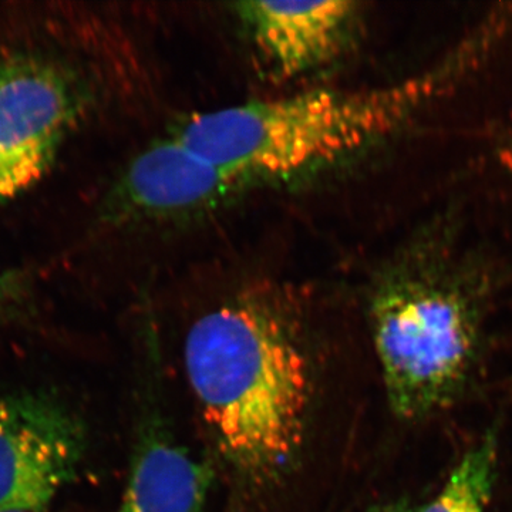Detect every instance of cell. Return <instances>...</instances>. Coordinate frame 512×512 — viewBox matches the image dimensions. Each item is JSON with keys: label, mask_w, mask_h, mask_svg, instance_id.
<instances>
[{"label": "cell", "mask_w": 512, "mask_h": 512, "mask_svg": "<svg viewBox=\"0 0 512 512\" xmlns=\"http://www.w3.org/2000/svg\"><path fill=\"white\" fill-rule=\"evenodd\" d=\"M32 302L33 285L28 274L0 266V325L25 318Z\"/></svg>", "instance_id": "obj_10"}, {"label": "cell", "mask_w": 512, "mask_h": 512, "mask_svg": "<svg viewBox=\"0 0 512 512\" xmlns=\"http://www.w3.org/2000/svg\"><path fill=\"white\" fill-rule=\"evenodd\" d=\"M212 473L163 434L141 441L116 512H201Z\"/></svg>", "instance_id": "obj_8"}, {"label": "cell", "mask_w": 512, "mask_h": 512, "mask_svg": "<svg viewBox=\"0 0 512 512\" xmlns=\"http://www.w3.org/2000/svg\"><path fill=\"white\" fill-rule=\"evenodd\" d=\"M439 80L429 77L369 92L315 90L252 100L192 116L175 137L242 184L295 177L390 136Z\"/></svg>", "instance_id": "obj_2"}, {"label": "cell", "mask_w": 512, "mask_h": 512, "mask_svg": "<svg viewBox=\"0 0 512 512\" xmlns=\"http://www.w3.org/2000/svg\"><path fill=\"white\" fill-rule=\"evenodd\" d=\"M10 512H23V511H10Z\"/></svg>", "instance_id": "obj_13"}, {"label": "cell", "mask_w": 512, "mask_h": 512, "mask_svg": "<svg viewBox=\"0 0 512 512\" xmlns=\"http://www.w3.org/2000/svg\"><path fill=\"white\" fill-rule=\"evenodd\" d=\"M244 185L174 136L131 161L117 184L111 207L146 214L192 211Z\"/></svg>", "instance_id": "obj_6"}, {"label": "cell", "mask_w": 512, "mask_h": 512, "mask_svg": "<svg viewBox=\"0 0 512 512\" xmlns=\"http://www.w3.org/2000/svg\"><path fill=\"white\" fill-rule=\"evenodd\" d=\"M498 471V440L490 431L461 457L440 493L417 512H485Z\"/></svg>", "instance_id": "obj_9"}, {"label": "cell", "mask_w": 512, "mask_h": 512, "mask_svg": "<svg viewBox=\"0 0 512 512\" xmlns=\"http://www.w3.org/2000/svg\"><path fill=\"white\" fill-rule=\"evenodd\" d=\"M370 319L387 402L400 420L429 419L464 396L483 345L470 288L431 269L406 271L377 288Z\"/></svg>", "instance_id": "obj_3"}, {"label": "cell", "mask_w": 512, "mask_h": 512, "mask_svg": "<svg viewBox=\"0 0 512 512\" xmlns=\"http://www.w3.org/2000/svg\"><path fill=\"white\" fill-rule=\"evenodd\" d=\"M367 512H417V507L410 503L409 500H396L376 505V507Z\"/></svg>", "instance_id": "obj_11"}, {"label": "cell", "mask_w": 512, "mask_h": 512, "mask_svg": "<svg viewBox=\"0 0 512 512\" xmlns=\"http://www.w3.org/2000/svg\"><path fill=\"white\" fill-rule=\"evenodd\" d=\"M86 106L83 83L55 57H0V204L45 177Z\"/></svg>", "instance_id": "obj_4"}, {"label": "cell", "mask_w": 512, "mask_h": 512, "mask_svg": "<svg viewBox=\"0 0 512 512\" xmlns=\"http://www.w3.org/2000/svg\"><path fill=\"white\" fill-rule=\"evenodd\" d=\"M185 370L222 456L266 484L305 437L311 366L301 320L281 293L251 289L202 316L185 339Z\"/></svg>", "instance_id": "obj_1"}, {"label": "cell", "mask_w": 512, "mask_h": 512, "mask_svg": "<svg viewBox=\"0 0 512 512\" xmlns=\"http://www.w3.org/2000/svg\"><path fill=\"white\" fill-rule=\"evenodd\" d=\"M86 453V426L69 404L46 392L2 397L0 512H46Z\"/></svg>", "instance_id": "obj_5"}, {"label": "cell", "mask_w": 512, "mask_h": 512, "mask_svg": "<svg viewBox=\"0 0 512 512\" xmlns=\"http://www.w3.org/2000/svg\"><path fill=\"white\" fill-rule=\"evenodd\" d=\"M508 161H510L512 167V146L510 147V150H508Z\"/></svg>", "instance_id": "obj_12"}, {"label": "cell", "mask_w": 512, "mask_h": 512, "mask_svg": "<svg viewBox=\"0 0 512 512\" xmlns=\"http://www.w3.org/2000/svg\"><path fill=\"white\" fill-rule=\"evenodd\" d=\"M355 3L245 2L237 6L259 52L281 76L328 63L342 47Z\"/></svg>", "instance_id": "obj_7"}]
</instances>
